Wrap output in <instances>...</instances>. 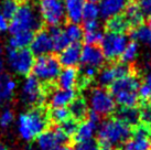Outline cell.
Here are the masks:
<instances>
[{
  "label": "cell",
  "instance_id": "32",
  "mask_svg": "<svg viewBox=\"0 0 151 150\" xmlns=\"http://www.w3.org/2000/svg\"><path fill=\"white\" fill-rule=\"evenodd\" d=\"M99 17V7L97 4L94 2H86L83 7V13H82V20L92 21L98 20Z\"/></svg>",
  "mask_w": 151,
  "mask_h": 150
},
{
  "label": "cell",
  "instance_id": "7",
  "mask_svg": "<svg viewBox=\"0 0 151 150\" xmlns=\"http://www.w3.org/2000/svg\"><path fill=\"white\" fill-rule=\"evenodd\" d=\"M39 14L50 27L62 25L66 18L63 0H39Z\"/></svg>",
  "mask_w": 151,
  "mask_h": 150
},
{
  "label": "cell",
  "instance_id": "18",
  "mask_svg": "<svg viewBox=\"0 0 151 150\" xmlns=\"http://www.w3.org/2000/svg\"><path fill=\"white\" fill-rule=\"evenodd\" d=\"M76 93L74 89H64L58 88L52 91L49 95V104L52 108L54 107H66L75 98Z\"/></svg>",
  "mask_w": 151,
  "mask_h": 150
},
{
  "label": "cell",
  "instance_id": "22",
  "mask_svg": "<svg viewBox=\"0 0 151 150\" xmlns=\"http://www.w3.org/2000/svg\"><path fill=\"white\" fill-rule=\"evenodd\" d=\"M65 14L70 22L80 23L82 21V13L85 0H63Z\"/></svg>",
  "mask_w": 151,
  "mask_h": 150
},
{
  "label": "cell",
  "instance_id": "29",
  "mask_svg": "<svg viewBox=\"0 0 151 150\" xmlns=\"http://www.w3.org/2000/svg\"><path fill=\"white\" fill-rule=\"evenodd\" d=\"M107 29L109 32H116V33H124L125 31L129 29V23L124 16H116L108 19L107 21Z\"/></svg>",
  "mask_w": 151,
  "mask_h": 150
},
{
  "label": "cell",
  "instance_id": "50",
  "mask_svg": "<svg viewBox=\"0 0 151 150\" xmlns=\"http://www.w3.org/2000/svg\"><path fill=\"white\" fill-rule=\"evenodd\" d=\"M25 150H34V149L32 148V147H27V149Z\"/></svg>",
  "mask_w": 151,
  "mask_h": 150
},
{
  "label": "cell",
  "instance_id": "51",
  "mask_svg": "<svg viewBox=\"0 0 151 150\" xmlns=\"http://www.w3.org/2000/svg\"><path fill=\"white\" fill-rule=\"evenodd\" d=\"M51 150H60V146L56 147V148H53V149H51Z\"/></svg>",
  "mask_w": 151,
  "mask_h": 150
},
{
  "label": "cell",
  "instance_id": "6",
  "mask_svg": "<svg viewBox=\"0 0 151 150\" xmlns=\"http://www.w3.org/2000/svg\"><path fill=\"white\" fill-rule=\"evenodd\" d=\"M61 71V64L59 60L52 55H42L34 60L32 72L40 82L50 83L56 79Z\"/></svg>",
  "mask_w": 151,
  "mask_h": 150
},
{
  "label": "cell",
  "instance_id": "14",
  "mask_svg": "<svg viewBox=\"0 0 151 150\" xmlns=\"http://www.w3.org/2000/svg\"><path fill=\"white\" fill-rule=\"evenodd\" d=\"M30 46H31V52L37 56L47 55L51 52H53V42L49 31L45 30L38 31L33 35Z\"/></svg>",
  "mask_w": 151,
  "mask_h": 150
},
{
  "label": "cell",
  "instance_id": "26",
  "mask_svg": "<svg viewBox=\"0 0 151 150\" xmlns=\"http://www.w3.org/2000/svg\"><path fill=\"white\" fill-rule=\"evenodd\" d=\"M49 33H50L52 42H53V51L55 52H61L70 44V42L67 41L66 37L64 34V31L60 28V25L50 27Z\"/></svg>",
  "mask_w": 151,
  "mask_h": 150
},
{
  "label": "cell",
  "instance_id": "28",
  "mask_svg": "<svg viewBox=\"0 0 151 150\" xmlns=\"http://www.w3.org/2000/svg\"><path fill=\"white\" fill-rule=\"evenodd\" d=\"M130 37L134 41L143 43L151 49V28L149 25L141 23L137 27H134V30H131L130 32Z\"/></svg>",
  "mask_w": 151,
  "mask_h": 150
},
{
  "label": "cell",
  "instance_id": "34",
  "mask_svg": "<svg viewBox=\"0 0 151 150\" xmlns=\"http://www.w3.org/2000/svg\"><path fill=\"white\" fill-rule=\"evenodd\" d=\"M139 98L143 100H151V72L145 77V81L138 88Z\"/></svg>",
  "mask_w": 151,
  "mask_h": 150
},
{
  "label": "cell",
  "instance_id": "21",
  "mask_svg": "<svg viewBox=\"0 0 151 150\" xmlns=\"http://www.w3.org/2000/svg\"><path fill=\"white\" fill-rule=\"evenodd\" d=\"M98 125L99 124H97V123L91 120L88 118L85 121L81 123L80 125L77 126V129L74 133V138H75L76 142H82L93 139L97 131Z\"/></svg>",
  "mask_w": 151,
  "mask_h": 150
},
{
  "label": "cell",
  "instance_id": "45",
  "mask_svg": "<svg viewBox=\"0 0 151 150\" xmlns=\"http://www.w3.org/2000/svg\"><path fill=\"white\" fill-rule=\"evenodd\" d=\"M2 45H1V42H0V73H2L4 69V53H2Z\"/></svg>",
  "mask_w": 151,
  "mask_h": 150
},
{
  "label": "cell",
  "instance_id": "27",
  "mask_svg": "<svg viewBox=\"0 0 151 150\" xmlns=\"http://www.w3.org/2000/svg\"><path fill=\"white\" fill-rule=\"evenodd\" d=\"M34 35V32L23 31L13 33L12 37L9 39V48L11 49H24L30 45Z\"/></svg>",
  "mask_w": 151,
  "mask_h": 150
},
{
  "label": "cell",
  "instance_id": "4",
  "mask_svg": "<svg viewBox=\"0 0 151 150\" xmlns=\"http://www.w3.org/2000/svg\"><path fill=\"white\" fill-rule=\"evenodd\" d=\"M41 27V18L35 9L28 4L19 6L13 17L9 22V31L10 33H17L23 31L34 32Z\"/></svg>",
  "mask_w": 151,
  "mask_h": 150
},
{
  "label": "cell",
  "instance_id": "44",
  "mask_svg": "<svg viewBox=\"0 0 151 150\" xmlns=\"http://www.w3.org/2000/svg\"><path fill=\"white\" fill-rule=\"evenodd\" d=\"M9 29V19L0 12V32H6Z\"/></svg>",
  "mask_w": 151,
  "mask_h": 150
},
{
  "label": "cell",
  "instance_id": "19",
  "mask_svg": "<svg viewBox=\"0 0 151 150\" xmlns=\"http://www.w3.org/2000/svg\"><path fill=\"white\" fill-rule=\"evenodd\" d=\"M17 88V82L6 73H0V106L12 100Z\"/></svg>",
  "mask_w": 151,
  "mask_h": 150
},
{
  "label": "cell",
  "instance_id": "5",
  "mask_svg": "<svg viewBox=\"0 0 151 150\" xmlns=\"http://www.w3.org/2000/svg\"><path fill=\"white\" fill-rule=\"evenodd\" d=\"M6 62L14 73L19 75H28L32 71L34 63V55L31 50L11 49L8 48L6 53Z\"/></svg>",
  "mask_w": 151,
  "mask_h": 150
},
{
  "label": "cell",
  "instance_id": "52",
  "mask_svg": "<svg viewBox=\"0 0 151 150\" xmlns=\"http://www.w3.org/2000/svg\"><path fill=\"white\" fill-rule=\"evenodd\" d=\"M149 27L151 28V17H150V19H149Z\"/></svg>",
  "mask_w": 151,
  "mask_h": 150
},
{
  "label": "cell",
  "instance_id": "13",
  "mask_svg": "<svg viewBox=\"0 0 151 150\" xmlns=\"http://www.w3.org/2000/svg\"><path fill=\"white\" fill-rule=\"evenodd\" d=\"M98 74V83L101 86H108L116 79L130 74V66L127 63L119 62L101 69Z\"/></svg>",
  "mask_w": 151,
  "mask_h": 150
},
{
  "label": "cell",
  "instance_id": "40",
  "mask_svg": "<svg viewBox=\"0 0 151 150\" xmlns=\"http://www.w3.org/2000/svg\"><path fill=\"white\" fill-rule=\"evenodd\" d=\"M76 150H99V146L94 139L86 140V141L77 142Z\"/></svg>",
  "mask_w": 151,
  "mask_h": 150
},
{
  "label": "cell",
  "instance_id": "31",
  "mask_svg": "<svg viewBox=\"0 0 151 150\" xmlns=\"http://www.w3.org/2000/svg\"><path fill=\"white\" fill-rule=\"evenodd\" d=\"M139 53V45H138V42L136 41H131L128 42V44L126 45L125 50L122 51V55H120V58H122V62L124 63H129L134 62L137 55Z\"/></svg>",
  "mask_w": 151,
  "mask_h": 150
},
{
  "label": "cell",
  "instance_id": "3",
  "mask_svg": "<svg viewBox=\"0 0 151 150\" xmlns=\"http://www.w3.org/2000/svg\"><path fill=\"white\" fill-rule=\"evenodd\" d=\"M97 129L99 141L103 145L111 147H117L125 144L132 133L131 127L118 118L104 120Z\"/></svg>",
  "mask_w": 151,
  "mask_h": 150
},
{
  "label": "cell",
  "instance_id": "15",
  "mask_svg": "<svg viewBox=\"0 0 151 150\" xmlns=\"http://www.w3.org/2000/svg\"><path fill=\"white\" fill-rule=\"evenodd\" d=\"M105 56L101 52V48L97 45L86 44L82 48L81 52V63L84 66H92L95 69H99L105 63Z\"/></svg>",
  "mask_w": 151,
  "mask_h": 150
},
{
  "label": "cell",
  "instance_id": "1",
  "mask_svg": "<svg viewBox=\"0 0 151 150\" xmlns=\"http://www.w3.org/2000/svg\"><path fill=\"white\" fill-rule=\"evenodd\" d=\"M139 79L132 74L116 79L110 86V94L114 100L120 107H134L138 104Z\"/></svg>",
  "mask_w": 151,
  "mask_h": 150
},
{
  "label": "cell",
  "instance_id": "39",
  "mask_svg": "<svg viewBox=\"0 0 151 150\" xmlns=\"http://www.w3.org/2000/svg\"><path fill=\"white\" fill-rule=\"evenodd\" d=\"M14 120V114L11 109L6 108L0 114V127L1 128H8Z\"/></svg>",
  "mask_w": 151,
  "mask_h": 150
},
{
  "label": "cell",
  "instance_id": "8",
  "mask_svg": "<svg viewBox=\"0 0 151 150\" xmlns=\"http://www.w3.org/2000/svg\"><path fill=\"white\" fill-rule=\"evenodd\" d=\"M128 38L124 33H116V32H107L103 35L101 41V50L105 58L109 61H114L120 58L122 51L125 50L128 44Z\"/></svg>",
  "mask_w": 151,
  "mask_h": 150
},
{
  "label": "cell",
  "instance_id": "16",
  "mask_svg": "<svg viewBox=\"0 0 151 150\" xmlns=\"http://www.w3.org/2000/svg\"><path fill=\"white\" fill-rule=\"evenodd\" d=\"M81 48L80 43H70L68 45L60 52L59 62L61 66L64 67H74L81 62Z\"/></svg>",
  "mask_w": 151,
  "mask_h": 150
},
{
  "label": "cell",
  "instance_id": "2",
  "mask_svg": "<svg viewBox=\"0 0 151 150\" xmlns=\"http://www.w3.org/2000/svg\"><path fill=\"white\" fill-rule=\"evenodd\" d=\"M47 126V118L42 109L35 108L22 112L17 120V130L19 136L25 140L31 141L44 131Z\"/></svg>",
  "mask_w": 151,
  "mask_h": 150
},
{
  "label": "cell",
  "instance_id": "33",
  "mask_svg": "<svg viewBox=\"0 0 151 150\" xmlns=\"http://www.w3.org/2000/svg\"><path fill=\"white\" fill-rule=\"evenodd\" d=\"M50 118L55 124H62L66 119L71 118V115L66 107H54L50 112Z\"/></svg>",
  "mask_w": 151,
  "mask_h": 150
},
{
  "label": "cell",
  "instance_id": "25",
  "mask_svg": "<svg viewBox=\"0 0 151 150\" xmlns=\"http://www.w3.org/2000/svg\"><path fill=\"white\" fill-rule=\"evenodd\" d=\"M68 112L73 119L75 120H83L86 118L88 114V106L84 98H74L72 103L68 105Z\"/></svg>",
  "mask_w": 151,
  "mask_h": 150
},
{
  "label": "cell",
  "instance_id": "23",
  "mask_svg": "<svg viewBox=\"0 0 151 150\" xmlns=\"http://www.w3.org/2000/svg\"><path fill=\"white\" fill-rule=\"evenodd\" d=\"M125 16L126 20L128 21L129 25L132 27H137V25H141L143 21V17L145 14L142 13L141 9L139 7L138 2H128V4L125 8Z\"/></svg>",
  "mask_w": 151,
  "mask_h": 150
},
{
  "label": "cell",
  "instance_id": "24",
  "mask_svg": "<svg viewBox=\"0 0 151 150\" xmlns=\"http://www.w3.org/2000/svg\"><path fill=\"white\" fill-rule=\"evenodd\" d=\"M117 118L130 127H136L139 125V109L134 107H120L117 112Z\"/></svg>",
  "mask_w": 151,
  "mask_h": 150
},
{
  "label": "cell",
  "instance_id": "20",
  "mask_svg": "<svg viewBox=\"0 0 151 150\" xmlns=\"http://www.w3.org/2000/svg\"><path fill=\"white\" fill-rule=\"evenodd\" d=\"M56 79L60 88L74 89L78 82V72L75 67H64L60 71Z\"/></svg>",
  "mask_w": 151,
  "mask_h": 150
},
{
  "label": "cell",
  "instance_id": "9",
  "mask_svg": "<svg viewBox=\"0 0 151 150\" xmlns=\"http://www.w3.org/2000/svg\"><path fill=\"white\" fill-rule=\"evenodd\" d=\"M89 106L92 112L99 116H108L113 114L116 108L114 97L104 87H97L92 89L89 94Z\"/></svg>",
  "mask_w": 151,
  "mask_h": 150
},
{
  "label": "cell",
  "instance_id": "35",
  "mask_svg": "<svg viewBox=\"0 0 151 150\" xmlns=\"http://www.w3.org/2000/svg\"><path fill=\"white\" fill-rule=\"evenodd\" d=\"M103 31L101 29L97 30H93V31H87L85 32L84 35H83V39L86 44H89V45H97L99 44L103 39Z\"/></svg>",
  "mask_w": 151,
  "mask_h": 150
},
{
  "label": "cell",
  "instance_id": "43",
  "mask_svg": "<svg viewBox=\"0 0 151 150\" xmlns=\"http://www.w3.org/2000/svg\"><path fill=\"white\" fill-rule=\"evenodd\" d=\"M84 31L87 32V31H93V30H97L101 29L99 28V22L98 20H92V21H84Z\"/></svg>",
  "mask_w": 151,
  "mask_h": 150
},
{
  "label": "cell",
  "instance_id": "38",
  "mask_svg": "<svg viewBox=\"0 0 151 150\" xmlns=\"http://www.w3.org/2000/svg\"><path fill=\"white\" fill-rule=\"evenodd\" d=\"M77 126H78L77 125V120L73 119V118H68L61 124L60 128L63 130V133L66 135L67 137L70 138L72 136H74V133L77 129Z\"/></svg>",
  "mask_w": 151,
  "mask_h": 150
},
{
  "label": "cell",
  "instance_id": "17",
  "mask_svg": "<svg viewBox=\"0 0 151 150\" xmlns=\"http://www.w3.org/2000/svg\"><path fill=\"white\" fill-rule=\"evenodd\" d=\"M129 0H101L99 2V16L108 20L110 18L119 16L128 4Z\"/></svg>",
  "mask_w": 151,
  "mask_h": 150
},
{
  "label": "cell",
  "instance_id": "48",
  "mask_svg": "<svg viewBox=\"0 0 151 150\" xmlns=\"http://www.w3.org/2000/svg\"><path fill=\"white\" fill-rule=\"evenodd\" d=\"M0 150H9V149L6 146H4V144H0Z\"/></svg>",
  "mask_w": 151,
  "mask_h": 150
},
{
  "label": "cell",
  "instance_id": "47",
  "mask_svg": "<svg viewBox=\"0 0 151 150\" xmlns=\"http://www.w3.org/2000/svg\"><path fill=\"white\" fill-rule=\"evenodd\" d=\"M60 150H76L75 148H73L71 146H65V145H62L60 146Z\"/></svg>",
  "mask_w": 151,
  "mask_h": 150
},
{
  "label": "cell",
  "instance_id": "10",
  "mask_svg": "<svg viewBox=\"0 0 151 150\" xmlns=\"http://www.w3.org/2000/svg\"><path fill=\"white\" fill-rule=\"evenodd\" d=\"M21 98L30 106H38L44 100V92L41 82L34 75L25 77L21 87Z\"/></svg>",
  "mask_w": 151,
  "mask_h": 150
},
{
  "label": "cell",
  "instance_id": "37",
  "mask_svg": "<svg viewBox=\"0 0 151 150\" xmlns=\"http://www.w3.org/2000/svg\"><path fill=\"white\" fill-rule=\"evenodd\" d=\"M139 118L142 125L150 128L151 126V102H146L139 109Z\"/></svg>",
  "mask_w": 151,
  "mask_h": 150
},
{
  "label": "cell",
  "instance_id": "41",
  "mask_svg": "<svg viewBox=\"0 0 151 150\" xmlns=\"http://www.w3.org/2000/svg\"><path fill=\"white\" fill-rule=\"evenodd\" d=\"M98 73V69H95V67H92V66H84L83 65V69H82V79H86V81H91L92 79H94L95 76L97 75Z\"/></svg>",
  "mask_w": 151,
  "mask_h": 150
},
{
  "label": "cell",
  "instance_id": "30",
  "mask_svg": "<svg viewBox=\"0 0 151 150\" xmlns=\"http://www.w3.org/2000/svg\"><path fill=\"white\" fill-rule=\"evenodd\" d=\"M64 34L66 37L67 41L70 43H80L81 40H83V35H84V31L81 28L78 23H68L63 30Z\"/></svg>",
  "mask_w": 151,
  "mask_h": 150
},
{
  "label": "cell",
  "instance_id": "42",
  "mask_svg": "<svg viewBox=\"0 0 151 150\" xmlns=\"http://www.w3.org/2000/svg\"><path fill=\"white\" fill-rule=\"evenodd\" d=\"M138 4L145 16L151 17V0H138Z\"/></svg>",
  "mask_w": 151,
  "mask_h": 150
},
{
  "label": "cell",
  "instance_id": "36",
  "mask_svg": "<svg viewBox=\"0 0 151 150\" xmlns=\"http://www.w3.org/2000/svg\"><path fill=\"white\" fill-rule=\"evenodd\" d=\"M18 7H19V4H18L17 0H4L1 4V11L0 12L2 13L7 19L10 20L13 17V14L16 13Z\"/></svg>",
  "mask_w": 151,
  "mask_h": 150
},
{
  "label": "cell",
  "instance_id": "11",
  "mask_svg": "<svg viewBox=\"0 0 151 150\" xmlns=\"http://www.w3.org/2000/svg\"><path fill=\"white\" fill-rule=\"evenodd\" d=\"M150 131V128L142 124L136 126L129 139L124 144L122 150H151Z\"/></svg>",
  "mask_w": 151,
  "mask_h": 150
},
{
  "label": "cell",
  "instance_id": "46",
  "mask_svg": "<svg viewBox=\"0 0 151 150\" xmlns=\"http://www.w3.org/2000/svg\"><path fill=\"white\" fill-rule=\"evenodd\" d=\"M99 150H116L115 147L108 146V145H103V147H99Z\"/></svg>",
  "mask_w": 151,
  "mask_h": 150
},
{
  "label": "cell",
  "instance_id": "12",
  "mask_svg": "<svg viewBox=\"0 0 151 150\" xmlns=\"http://www.w3.org/2000/svg\"><path fill=\"white\" fill-rule=\"evenodd\" d=\"M68 137L61 128L44 130L37 137V146L39 150H51L67 142Z\"/></svg>",
  "mask_w": 151,
  "mask_h": 150
},
{
  "label": "cell",
  "instance_id": "54",
  "mask_svg": "<svg viewBox=\"0 0 151 150\" xmlns=\"http://www.w3.org/2000/svg\"><path fill=\"white\" fill-rule=\"evenodd\" d=\"M22 1H31V0H22Z\"/></svg>",
  "mask_w": 151,
  "mask_h": 150
},
{
  "label": "cell",
  "instance_id": "49",
  "mask_svg": "<svg viewBox=\"0 0 151 150\" xmlns=\"http://www.w3.org/2000/svg\"><path fill=\"white\" fill-rule=\"evenodd\" d=\"M88 2H94V4H99L101 0H87Z\"/></svg>",
  "mask_w": 151,
  "mask_h": 150
},
{
  "label": "cell",
  "instance_id": "53",
  "mask_svg": "<svg viewBox=\"0 0 151 150\" xmlns=\"http://www.w3.org/2000/svg\"><path fill=\"white\" fill-rule=\"evenodd\" d=\"M149 137H150V140H151V131H150V135H149Z\"/></svg>",
  "mask_w": 151,
  "mask_h": 150
}]
</instances>
